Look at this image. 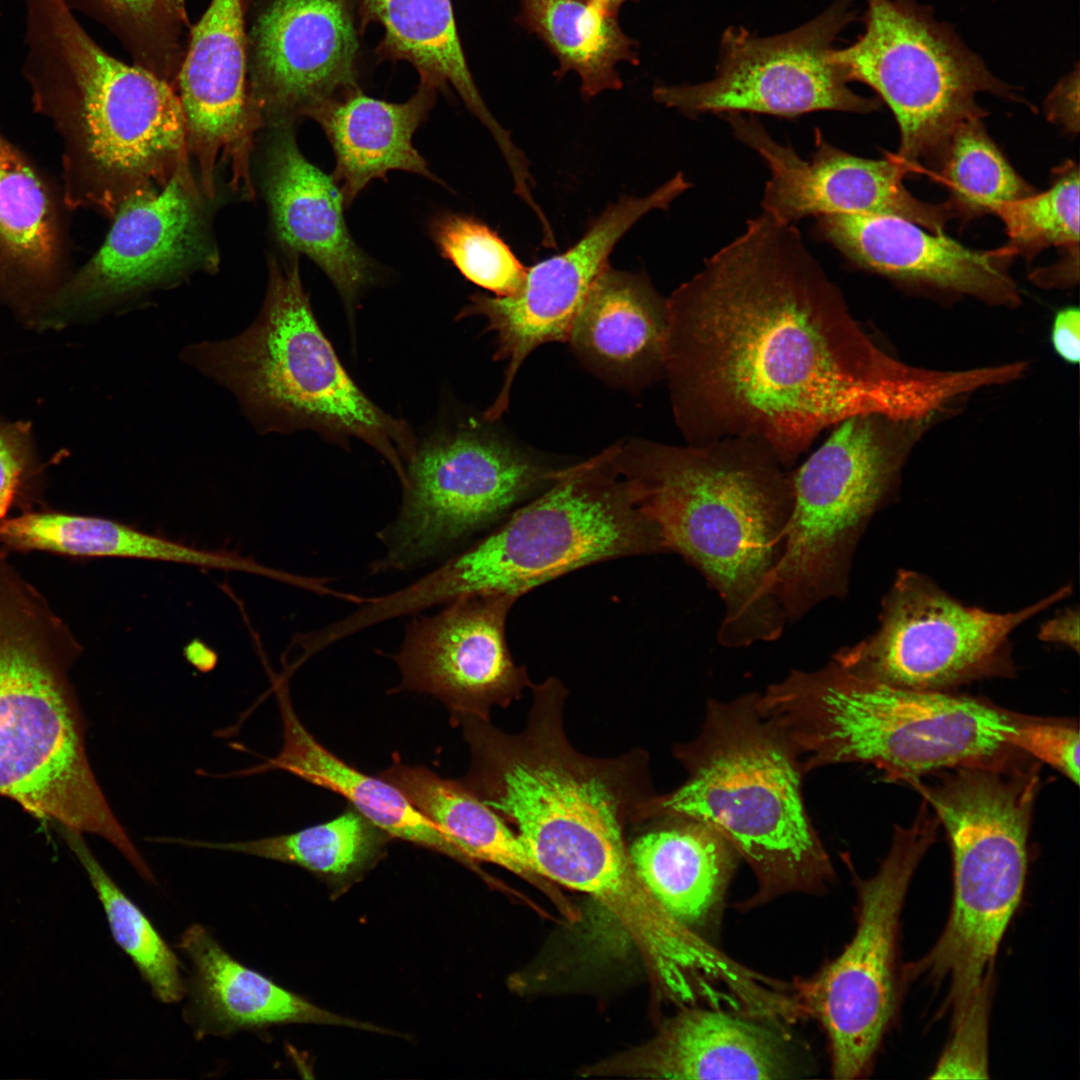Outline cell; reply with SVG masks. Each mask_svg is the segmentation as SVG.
I'll return each mask as SVG.
<instances>
[{
  "instance_id": "681fc988",
  "label": "cell",
  "mask_w": 1080,
  "mask_h": 1080,
  "mask_svg": "<svg viewBox=\"0 0 1080 1080\" xmlns=\"http://www.w3.org/2000/svg\"><path fill=\"white\" fill-rule=\"evenodd\" d=\"M1 1V0H0Z\"/></svg>"
},
{
  "instance_id": "484cf974",
  "label": "cell",
  "mask_w": 1080,
  "mask_h": 1080,
  "mask_svg": "<svg viewBox=\"0 0 1080 1080\" xmlns=\"http://www.w3.org/2000/svg\"><path fill=\"white\" fill-rule=\"evenodd\" d=\"M760 1020L723 1008L685 1006L654 1039L605 1071L681 1080L796 1077L784 1041Z\"/></svg>"
},
{
  "instance_id": "5bb4252c",
  "label": "cell",
  "mask_w": 1080,
  "mask_h": 1080,
  "mask_svg": "<svg viewBox=\"0 0 1080 1080\" xmlns=\"http://www.w3.org/2000/svg\"><path fill=\"white\" fill-rule=\"evenodd\" d=\"M1071 592L1063 587L1024 609L969 607L927 576L903 570L882 601L878 629L832 659L860 676L919 691L949 688L1013 672V630Z\"/></svg>"
},
{
  "instance_id": "8992f818",
  "label": "cell",
  "mask_w": 1080,
  "mask_h": 1080,
  "mask_svg": "<svg viewBox=\"0 0 1080 1080\" xmlns=\"http://www.w3.org/2000/svg\"><path fill=\"white\" fill-rule=\"evenodd\" d=\"M70 627L0 550V796L63 829L97 835L128 861L139 851L90 765L69 671Z\"/></svg>"
},
{
  "instance_id": "1f68e13d",
  "label": "cell",
  "mask_w": 1080,
  "mask_h": 1080,
  "mask_svg": "<svg viewBox=\"0 0 1080 1080\" xmlns=\"http://www.w3.org/2000/svg\"><path fill=\"white\" fill-rule=\"evenodd\" d=\"M667 338L666 299L645 275L608 265L578 312L568 342L593 368L624 380L664 371Z\"/></svg>"
},
{
  "instance_id": "277c9868",
  "label": "cell",
  "mask_w": 1080,
  "mask_h": 1080,
  "mask_svg": "<svg viewBox=\"0 0 1080 1080\" xmlns=\"http://www.w3.org/2000/svg\"><path fill=\"white\" fill-rule=\"evenodd\" d=\"M24 39L22 73L33 111L60 139V185L71 211L112 219L189 162L174 87L108 54L63 0H26Z\"/></svg>"
},
{
  "instance_id": "4316f807",
  "label": "cell",
  "mask_w": 1080,
  "mask_h": 1080,
  "mask_svg": "<svg viewBox=\"0 0 1080 1080\" xmlns=\"http://www.w3.org/2000/svg\"><path fill=\"white\" fill-rule=\"evenodd\" d=\"M642 826L628 847L636 873L670 916L703 936L720 919L738 853L714 828L690 817L661 816Z\"/></svg>"
},
{
  "instance_id": "7402d4cb",
  "label": "cell",
  "mask_w": 1080,
  "mask_h": 1080,
  "mask_svg": "<svg viewBox=\"0 0 1080 1080\" xmlns=\"http://www.w3.org/2000/svg\"><path fill=\"white\" fill-rule=\"evenodd\" d=\"M722 115L734 136L767 164L770 178L761 204L780 222L794 224L804 217L833 214H889L942 233L951 216L948 204L914 197L903 183V169L893 160L852 155L826 141L818 129L816 149L806 160L774 140L755 117Z\"/></svg>"
},
{
  "instance_id": "4dcf8cb0",
  "label": "cell",
  "mask_w": 1080,
  "mask_h": 1080,
  "mask_svg": "<svg viewBox=\"0 0 1080 1080\" xmlns=\"http://www.w3.org/2000/svg\"><path fill=\"white\" fill-rule=\"evenodd\" d=\"M361 32L375 22L384 30L376 53L382 60L414 66L420 83L434 89L453 87L469 111L489 130L511 172L527 162L509 131L487 108L460 43L451 0H356Z\"/></svg>"
},
{
  "instance_id": "e575fe53",
  "label": "cell",
  "mask_w": 1080,
  "mask_h": 1080,
  "mask_svg": "<svg viewBox=\"0 0 1080 1080\" xmlns=\"http://www.w3.org/2000/svg\"><path fill=\"white\" fill-rule=\"evenodd\" d=\"M519 21L538 35L559 61L558 77L575 71L581 94L590 99L618 90L616 65L638 63L635 42L621 30L616 15L591 0H519Z\"/></svg>"
},
{
  "instance_id": "d6a6232c",
  "label": "cell",
  "mask_w": 1080,
  "mask_h": 1080,
  "mask_svg": "<svg viewBox=\"0 0 1080 1080\" xmlns=\"http://www.w3.org/2000/svg\"><path fill=\"white\" fill-rule=\"evenodd\" d=\"M5 551L46 552L71 558L163 561L251 574L262 564L237 553L195 548L100 516L68 513L46 505L12 515L0 524Z\"/></svg>"
},
{
  "instance_id": "b9f144b4",
  "label": "cell",
  "mask_w": 1080,
  "mask_h": 1080,
  "mask_svg": "<svg viewBox=\"0 0 1080 1080\" xmlns=\"http://www.w3.org/2000/svg\"><path fill=\"white\" fill-rule=\"evenodd\" d=\"M46 467L35 446L32 424L0 419V524L13 511L45 505Z\"/></svg>"
},
{
  "instance_id": "f35d334b",
  "label": "cell",
  "mask_w": 1080,
  "mask_h": 1080,
  "mask_svg": "<svg viewBox=\"0 0 1080 1080\" xmlns=\"http://www.w3.org/2000/svg\"><path fill=\"white\" fill-rule=\"evenodd\" d=\"M983 118L964 121L942 155V175L954 208L968 216L997 213L1033 193L988 135Z\"/></svg>"
},
{
  "instance_id": "83f0119b",
  "label": "cell",
  "mask_w": 1080,
  "mask_h": 1080,
  "mask_svg": "<svg viewBox=\"0 0 1080 1080\" xmlns=\"http://www.w3.org/2000/svg\"><path fill=\"white\" fill-rule=\"evenodd\" d=\"M271 679L282 723V747L276 756L228 776L286 771L341 795L392 839L412 843L475 868L458 844L398 788L380 776L373 777L355 769L323 747L295 712L287 676L271 674Z\"/></svg>"
},
{
  "instance_id": "4fadbf2b",
  "label": "cell",
  "mask_w": 1080,
  "mask_h": 1080,
  "mask_svg": "<svg viewBox=\"0 0 1080 1080\" xmlns=\"http://www.w3.org/2000/svg\"><path fill=\"white\" fill-rule=\"evenodd\" d=\"M858 415L832 433L795 471L794 508L775 589L787 621L843 598L867 524L889 496L899 454L887 423Z\"/></svg>"
},
{
  "instance_id": "5b68a950",
  "label": "cell",
  "mask_w": 1080,
  "mask_h": 1080,
  "mask_svg": "<svg viewBox=\"0 0 1080 1080\" xmlns=\"http://www.w3.org/2000/svg\"><path fill=\"white\" fill-rule=\"evenodd\" d=\"M673 753L687 777L650 798L642 821L677 815L719 832L757 880L742 910L791 893H822L832 884V861L804 803L802 758L761 712L757 693L710 699L697 736Z\"/></svg>"
},
{
  "instance_id": "cb8c5ba5",
  "label": "cell",
  "mask_w": 1080,
  "mask_h": 1080,
  "mask_svg": "<svg viewBox=\"0 0 1080 1080\" xmlns=\"http://www.w3.org/2000/svg\"><path fill=\"white\" fill-rule=\"evenodd\" d=\"M814 233L855 265L886 277L926 283L985 302L1015 306L1008 272L1012 251L975 250L908 219L889 214L817 217Z\"/></svg>"
},
{
  "instance_id": "74e56055",
  "label": "cell",
  "mask_w": 1080,
  "mask_h": 1080,
  "mask_svg": "<svg viewBox=\"0 0 1080 1080\" xmlns=\"http://www.w3.org/2000/svg\"><path fill=\"white\" fill-rule=\"evenodd\" d=\"M64 839L86 871L116 943L131 958L159 1000L165 1003L180 1001L186 988L176 955L149 919L104 870L82 833L64 829Z\"/></svg>"
},
{
  "instance_id": "9c48e42d",
  "label": "cell",
  "mask_w": 1080,
  "mask_h": 1080,
  "mask_svg": "<svg viewBox=\"0 0 1080 1080\" xmlns=\"http://www.w3.org/2000/svg\"><path fill=\"white\" fill-rule=\"evenodd\" d=\"M617 445L554 470L544 492L493 533L398 591L381 596L387 619L474 594L516 598L577 569L665 552L619 473Z\"/></svg>"
},
{
  "instance_id": "9a60e30c",
  "label": "cell",
  "mask_w": 1080,
  "mask_h": 1080,
  "mask_svg": "<svg viewBox=\"0 0 1080 1080\" xmlns=\"http://www.w3.org/2000/svg\"><path fill=\"white\" fill-rule=\"evenodd\" d=\"M206 200L189 162L160 190L127 200L102 246L74 271L37 330L88 323L195 272H215L219 254Z\"/></svg>"
},
{
  "instance_id": "f546056e",
  "label": "cell",
  "mask_w": 1080,
  "mask_h": 1080,
  "mask_svg": "<svg viewBox=\"0 0 1080 1080\" xmlns=\"http://www.w3.org/2000/svg\"><path fill=\"white\" fill-rule=\"evenodd\" d=\"M435 100L436 89L424 83L402 103L376 99L357 88L311 113L309 118L320 125L333 149L332 176L346 207L369 183L390 171L410 172L441 183L412 141Z\"/></svg>"
},
{
  "instance_id": "ffe728a7",
  "label": "cell",
  "mask_w": 1080,
  "mask_h": 1080,
  "mask_svg": "<svg viewBox=\"0 0 1080 1080\" xmlns=\"http://www.w3.org/2000/svg\"><path fill=\"white\" fill-rule=\"evenodd\" d=\"M245 40V0H211L191 27L174 83L188 153L208 199L215 196L223 164L229 167L230 188L254 196L251 155L264 124L249 96Z\"/></svg>"
},
{
  "instance_id": "e0dca14e",
  "label": "cell",
  "mask_w": 1080,
  "mask_h": 1080,
  "mask_svg": "<svg viewBox=\"0 0 1080 1080\" xmlns=\"http://www.w3.org/2000/svg\"><path fill=\"white\" fill-rule=\"evenodd\" d=\"M854 19L850 0H837L784 34L758 37L743 27H729L721 38L712 80L657 86L653 97L689 116L758 113L794 118L816 111L873 112L879 101L853 92L833 59L838 35Z\"/></svg>"
},
{
  "instance_id": "7c38bea8",
  "label": "cell",
  "mask_w": 1080,
  "mask_h": 1080,
  "mask_svg": "<svg viewBox=\"0 0 1080 1080\" xmlns=\"http://www.w3.org/2000/svg\"><path fill=\"white\" fill-rule=\"evenodd\" d=\"M938 825L923 801L910 826H895L891 847L869 878H860L845 856L857 894L855 932L835 959L813 976L798 979L792 992L801 1013L816 1018L826 1034L835 1079L870 1072L894 1015L900 914Z\"/></svg>"
},
{
  "instance_id": "ba28073f",
  "label": "cell",
  "mask_w": 1080,
  "mask_h": 1080,
  "mask_svg": "<svg viewBox=\"0 0 1080 1080\" xmlns=\"http://www.w3.org/2000/svg\"><path fill=\"white\" fill-rule=\"evenodd\" d=\"M180 358L230 392L258 433L313 430L360 439L403 482L416 451L412 431L376 406L342 366L315 318L298 256L269 257L264 301L246 329L188 344Z\"/></svg>"
},
{
  "instance_id": "3957f363",
  "label": "cell",
  "mask_w": 1080,
  "mask_h": 1080,
  "mask_svg": "<svg viewBox=\"0 0 1080 1080\" xmlns=\"http://www.w3.org/2000/svg\"><path fill=\"white\" fill-rule=\"evenodd\" d=\"M532 705L519 733L490 718L462 715L468 772L458 780L513 826L542 878L571 888L589 872L629 858L626 832L640 827L656 793L640 749L614 758L579 752L564 730L567 690L549 677L532 684Z\"/></svg>"
},
{
  "instance_id": "ee69618b",
  "label": "cell",
  "mask_w": 1080,
  "mask_h": 1080,
  "mask_svg": "<svg viewBox=\"0 0 1080 1080\" xmlns=\"http://www.w3.org/2000/svg\"><path fill=\"white\" fill-rule=\"evenodd\" d=\"M1079 730L1070 722L1033 720L1015 715L1008 736L1011 747L1057 769L1074 784L1079 783Z\"/></svg>"
},
{
  "instance_id": "7a4b0ae2",
  "label": "cell",
  "mask_w": 1080,
  "mask_h": 1080,
  "mask_svg": "<svg viewBox=\"0 0 1080 1080\" xmlns=\"http://www.w3.org/2000/svg\"><path fill=\"white\" fill-rule=\"evenodd\" d=\"M615 462L664 551L681 555L719 594L726 647L776 640L787 622L775 589L794 508L791 472L745 438L687 446L634 441Z\"/></svg>"
},
{
  "instance_id": "2e32d148",
  "label": "cell",
  "mask_w": 1080,
  "mask_h": 1080,
  "mask_svg": "<svg viewBox=\"0 0 1080 1080\" xmlns=\"http://www.w3.org/2000/svg\"><path fill=\"white\" fill-rule=\"evenodd\" d=\"M553 474L486 432L461 429L432 438L406 465L400 511L378 533L386 554L372 572L425 562L546 487Z\"/></svg>"
},
{
  "instance_id": "7bdbcfd3",
  "label": "cell",
  "mask_w": 1080,
  "mask_h": 1080,
  "mask_svg": "<svg viewBox=\"0 0 1080 1080\" xmlns=\"http://www.w3.org/2000/svg\"><path fill=\"white\" fill-rule=\"evenodd\" d=\"M992 976L953 1017V1033L930 1078L985 1079Z\"/></svg>"
},
{
  "instance_id": "bcb514c9",
  "label": "cell",
  "mask_w": 1080,
  "mask_h": 1080,
  "mask_svg": "<svg viewBox=\"0 0 1080 1080\" xmlns=\"http://www.w3.org/2000/svg\"><path fill=\"white\" fill-rule=\"evenodd\" d=\"M1051 342L1056 353L1066 362L1077 364L1080 358V311L1069 306L1055 315Z\"/></svg>"
},
{
  "instance_id": "d6986e66",
  "label": "cell",
  "mask_w": 1080,
  "mask_h": 1080,
  "mask_svg": "<svg viewBox=\"0 0 1080 1080\" xmlns=\"http://www.w3.org/2000/svg\"><path fill=\"white\" fill-rule=\"evenodd\" d=\"M690 187L681 172L644 197L623 196L610 204L577 243L527 268L511 296L476 293L458 319L481 316L496 336L494 358L505 361L502 388L485 413L496 420L507 409L513 381L530 353L543 344L566 342L575 318L618 241L645 214L667 209Z\"/></svg>"
},
{
  "instance_id": "30bf717a",
  "label": "cell",
  "mask_w": 1080,
  "mask_h": 1080,
  "mask_svg": "<svg viewBox=\"0 0 1080 1080\" xmlns=\"http://www.w3.org/2000/svg\"><path fill=\"white\" fill-rule=\"evenodd\" d=\"M1016 756L952 769L936 785L911 782L949 836L953 899L931 950L908 968L948 987L946 1007L960 1012L992 969L1020 903L1027 838L1040 778Z\"/></svg>"
},
{
  "instance_id": "52a82bcc",
  "label": "cell",
  "mask_w": 1080,
  "mask_h": 1080,
  "mask_svg": "<svg viewBox=\"0 0 1080 1080\" xmlns=\"http://www.w3.org/2000/svg\"><path fill=\"white\" fill-rule=\"evenodd\" d=\"M761 712L797 748L806 773L847 763L873 765L889 781L1008 759L1015 715L946 691L895 687L834 659L792 670L758 694Z\"/></svg>"
},
{
  "instance_id": "603a6c76",
  "label": "cell",
  "mask_w": 1080,
  "mask_h": 1080,
  "mask_svg": "<svg viewBox=\"0 0 1080 1080\" xmlns=\"http://www.w3.org/2000/svg\"><path fill=\"white\" fill-rule=\"evenodd\" d=\"M69 211L61 185L0 130V304L32 329L75 271Z\"/></svg>"
},
{
  "instance_id": "c3c4849f",
  "label": "cell",
  "mask_w": 1080,
  "mask_h": 1080,
  "mask_svg": "<svg viewBox=\"0 0 1080 1080\" xmlns=\"http://www.w3.org/2000/svg\"><path fill=\"white\" fill-rule=\"evenodd\" d=\"M610 14L616 15L619 8L627 1L637 0H591Z\"/></svg>"
},
{
  "instance_id": "8d00e7d4",
  "label": "cell",
  "mask_w": 1080,
  "mask_h": 1080,
  "mask_svg": "<svg viewBox=\"0 0 1080 1080\" xmlns=\"http://www.w3.org/2000/svg\"><path fill=\"white\" fill-rule=\"evenodd\" d=\"M104 26L133 63L174 87L192 25L186 0H63Z\"/></svg>"
},
{
  "instance_id": "f1b7e54d",
  "label": "cell",
  "mask_w": 1080,
  "mask_h": 1080,
  "mask_svg": "<svg viewBox=\"0 0 1080 1080\" xmlns=\"http://www.w3.org/2000/svg\"><path fill=\"white\" fill-rule=\"evenodd\" d=\"M177 947L192 965L190 1017L199 1034L226 1035L292 1023L383 1032L323 1009L244 966L202 925L187 928Z\"/></svg>"
},
{
  "instance_id": "ab89813d",
  "label": "cell",
  "mask_w": 1080,
  "mask_h": 1080,
  "mask_svg": "<svg viewBox=\"0 0 1080 1080\" xmlns=\"http://www.w3.org/2000/svg\"><path fill=\"white\" fill-rule=\"evenodd\" d=\"M429 227L440 255L468 281L499 297L514 295L522 286L527 267L485 223L445 211Z\"/></svg>"
},
{
  "instance_id": "6da1fadb",
  "label": "cell",
  "mask_w": 1080,
  "mask_h": 1080,
  "mask_svg": "<svg viewBox=\"0 0 1080 1080\" xmlns=\"http://www.w3.org/2000/svg\"><path fill=\"white\" fill-rule=\"evenodd\" d=\"M666 307L664 373L688 444L751 439L788 468L849 417L927 420L966 389L960 371L912 367L874 344L799 230L765 212Z\"/></svg>"
},
{
  "instance_id": "44dd1931",
  "label": "cell",
  "mask_w": 1080,
  "mask_h": 1080,
  "mask_svg": "<svg viewBox=\"0 0 1080 1080\" xmlns=\"http://www.w3.org/2000/svg\"><path fill=\"white\" fill-rule=\"evenodd\" d=\"M518 598L505 594L459 597L441 612L417 617L393 656L401 674L398 690L429 694L462 715L490 718L531 688L506 642L507 615Z\"/></svg>"
},
{
  "instance_id": "f6af8a7d",
  "label": "cell",
  "mask_w": 1080,
  "mask_h": 1080,
  "mask_svg": "<svg viewBox=\"0 0 1080 1080\" xmlns=\"http://www.w3.org/2000/svg\"><path fill=\"white\" fill-rule=\"evenodd\" d=\"M1047 118L1070 133L1079 131V67L1066 74L1045 101Z\"/></svg>"
},
{
  "instance_id": "60d3db41",
  "label": "cell",
  "mask_w": 1080,
  "mask_h": 1080,
  "mask_svg": "<svg viewBox=\"0 0 1080 1080\" xmlns=\"http://www.w3.org/2000/svg\"><path fill=\"white\" fill-rule=\"evenodd\" d=\"M1079 170L1065 168L1052 186L1039 194L1017 200L997 216L1005 225L1012 252L1034 256L1050 246L1078 250Z\"/></svg>"
},
{
  "instance_id": "d590c367",
  "label": "cell",
  "mask_w": 1080,
  "mask_h": 1080,
  "mask_svg": "<svg viewBox=\"0 0 1080 1080\" xmlns=\"http://www.w3.org/2000/svg\"><path fill=\"white\" fill-rule=\"evenodd\" d=\"M392 838L353 806L330 821L259 839L214 842L156 837L157 843L241 853L296 865L334 885L358 880L385 855Z\"/></svg>"
},
{
  "instance_id": "7dc6e473",
  "label": "cell",
  "mask_w": 1080,
  "mask_h": 1080,
  "mask_svg": "<svg viewBox=\"0 0 1080 1080\" xmlns=\"http://www.w3.org/2000/svg\"><path fill=\"white\" fill-rule=\"evenodd\" d=\"M1078 611L1067 610L1046 622L1040 629V639L1064 644L1078 651L1079 648Z\"/></svg>"
},
{
  "instance_id": "836d02e7",
  "label": "cell",
  "mask_w": 1080,
  "mask_h": 1080,
  "mask_svg": "<svg viewBox=\"0 0 1080 1080\" xmlns=\"http://www.w3.org/2000/svg\"><path fill=\"white\" fill-rule=\"evenodd\" d=\"M379 776L444 830L473 863L498 865L528 880L542 878L511 827L458 779H446L426 767L406 764L396 755Z\"/></svg>"
},
{
  "instance_id": "ac0fdd59",
  "label": "cell",
  "mask_w": 1080,
  "mask_h": 1080,
  "mask_svg": "<svg viewBox=\"0 0 1080 1080\" xmlns=\"http://www.w3.org/2000/svg\"><path fill=\"white\" fill-rule=\"evenodd\" d=\"M356 16V0H245L248 91L264 127L360 88Z\"/></svg>"
},
{
  "instance_id": "d4e9b609",
  "label": "cell",
  "mask_w": 1080,
  "mask_h": 1080,
  "mask_svg": "<svg viewBox=\"0 0 1080 1080\" xmlns=\"http://www.w3.org/2000/svg\"><path fill=\"white\" fill-rule=\"evenodd\" d=\"M270 128L263 187L275 236L286 254L319 266L352 313L375 268L349 232L340 187L302 154L294 125Z\"/></svg>"
},
{
  "instance_id": "8fae6325",
  "label": "cell",
  "mask_w": 1080,
  "mask_h": 1080,
  "mask_svg": "<svg viewBox=\"0 0 1080 1080\" xmlns=\"http://www.w3.org/2000/svg\"><path fill=\"white\" fill-rule=\"evenodd\" d=\"M864 31L833 59L849 81L871 87L900 130V156L941 160L954 130L983 118L981 93L1016 99L950 25L915 0H866Z\"/></svg>"
}]
</instances>
